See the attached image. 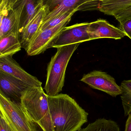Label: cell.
Returning <instances> with one entry per match:
<instances>
[{
    "label": "cell",
    "instance_id": "cell-6",
    "mask_svg": "<svg viewBox=\"0 0 131 131\" xmlns=\"http://www.w3.org/2000/svg\"><path fill=\"white\" fill-rule=\"evenodd\" d=\"M90 23L76 24L66 27L51 43L49 48H57L64 46L91 40L88 32Z\"/></svg>",
    "mask_w": 131,
    "mask_h": 131
},
{
    "label": "cell",
    "instance_id": "cell-24",
    "mask_svg": "<svg viewBox=\"0 0 131 131\" xmlns=\"http://www.w3.org/2000/svg\"><path fill=\"white\" fill-rule=\"evenodd\" d=\"M124 131H131V113L128 116Z\"/></svg>",
    "mask_w": 131,
    "mask_h": 131
},
{
    "label": "cell",
    "instance_id": "cell-3",
    "mask_svg": "<svg viewBox=\"0 0 131 131\" xmlns=\"http://www.w3.org/2000/svg\"><path fill=\"white\" fill-rule=\"evenodd\" d=\"M80 43H75L57 48L47 66V75L44 89L48 96L59 94L64 85L67 67L69 62Z\"/></svg>",
    "mask_w": 131,
    "mask_h": 131
},
{
    "label": "cell",
    "instance_id": "cell-11",
    "mask_svg": "<svg viewBox=\"0 0 131 131\" xmlns=\"http://www.w3.org/2000/svg\"><path fill=\"white\" fill-rule=\"evenodd\" d=\"M88 32L91 40L101 38L120 39L126 36L119 28L102 19H99L96 21L90 23Z\"/></svg>",
    "mask_w": 131,
    "mask_h": 131
},
{
    "label": "cell",
    "instance_id": "cell-23",
    "mask_svg": "<svg viewBox=\"0 0 131 131\" xmlns=\"http://www.w3.org/2000/svg\"><path fill=\"white\" fill-rule=\"evenodd\" d=\"M0 131H13L1 113H0Z\"/></svg>",
    "mask_w": 131,
    "mask_h": 131
},
{
    "label": "cell",
    "instance_id": "cell-9",
    "mask_svg": "<svg viewBox=\"0 0 131 131\" xmlns=\"http://www.w3.org/2000/svg\"><path fill=\"white\" fill-rule=\"evenodd\" d=\"M32 86L0 70V93L8 99L20 103L23 92Z\"/></svg>",
    "mask_w": 131,
    "mask_h": 131
},
{
    "label": "cell",
    "instance_id": "cell-10",
    "mask_svg": "<svg viewBox=\"0 0 131 131\" xmlns=\"http://www.w3.org/2000/svg\"><path fill=\"white\" fill-rule=\"evenodd\" d=\"M0 70L27 83L32 86H42V82L36 77L26 72L13 59V57H0Z\"/></svg>",
    "mask_w": 131,
    "mask_h": 131
},
{
    "label": "cell",
    "instance_id": "cell-2",
    "mask_svg": "<svg viewBox=\"0 0 131 131\" xmlns=\"http://www.w3.org/2000/svg\"><path fill=\"white\" fill-rule=\"evenodd\" d=\"M20 104L37 131H54L48 95L42 86H32L23 92Z\"/></svg>",
    "mask_w": 131,
    "mask_h": 131
},
{
    "label": "cell",
    "instance_id": "cell-14",
    "mask_svg": "<svg viewBox=\"0 0 131 131\" xmlns=\"http://www.w3.org/2000/svg\"><path fill=\"white\" fill-rule=\"evenodd\" d=\"M22 48L20 33H10L0 38V57L12 56Z\"/></svg>",
    "mask_w": 131,
    "mask_h": 131
},
{
    "label": "cell",
    "instance_id": "cell-15",
    "mask_svg": "<svg viewBox=\"0 0 131 131\" xmlns=\"http://www.w3.org/2000/svg\"><path fill=\"white\" fill-rule=\"evenodd\" d=\"M43 0H26L20 22V34L33 19L44 4Z\"/></svg>",
    "mask_w": 131,
    "mask_h": 131
},
{
    "label": "cell",
    "instance_id": "cell-8",
    "mask_svg": "<svg viewBox=\"0 0 131 131\" xmlns=\"http://www.w3.org/2000/svg\"><path fill=\"white\" fill-rule=\"evenodd\" d=\"M71 19L70 18L55 27L38 32L26 50L27 55L31 56L39 55L49 49L54 40L67 27Z\"/></svg>",
    "mask_w": 131,
    "mask_h": 131
},
{
    "label": "cell",
    "instance_id": "cell-19",
    "mask_svg": "<svg viewBox=\"0 0 131 131\" xmlns=\"http://www.w3.org/2000/svg\"><path fill=\"white\" fill-rule=\"evenodd\" d=\"M77 11H78L77 9L73 10L68 11L59 16L57 17L56 18L47 23L42 24L38 32L58 26L63 21L72 18V17L73 16V14Z\"/></svg>",
    "mask_w": 131,
    "mask_h": 131
},
{
    "label": "cell",
    "instance_id": "cell-12",
    "mask_svg": "<svg viewBox=\"0 0 131 131\" xmlns=\"http://www.w3.org/2000/svg\"><path fill=\"white\" fill-rule=\"evenodd\" d=\"M49 13L48 6L45 3L40 8L35 16L20 34L22 48L26 50L31 40L36 35L46 16Z\"/></svg>",
    "mask_w": 131,
    "mask_h": 131
},
{
    "label": "cell",
    "instance_id": "cell-4",
    "mask_svg": "<svg viewBox=\"0 0 131 131\" xmlns=\"http://www.w3.org/2000/svg\"><path fill=\"white\" fill-rule=\"evenodd\" d=\"M26 0H1L0 38L10 33H20L21 13Z\"/></svg>",
    "mask_w": 131,
    "mask_h": 131
},
{
    "label": "cell",
    "instance_id": "cell-7",
    "mask_svg": "<svg viewBox=\"0 0 131 131\" xmlns=\"http://www.w3.org/2000/svg\"><path fill=\"white\" fill-rule=\"evenodd\" d=\"M80 81L91 88L102 91L113 97L122 93L120 86L117 85L114 78L102 71L94 70L85 74Z\"/></svg>",
    "mask_w": 131,
    "mask_h": 131
},
{
    "label": "cell",
    "instance_id": "cell-21",
    "mask_svg": "<svg viewBox=\"0 0 131 131\" xmlns=\"http://www.w3.org/2000/svg\"><path fill=\"white\" fill-rule=\"evenodd\" d=\"M113 17L119 22L120 25L126 20L131 19V6L125 10L115 14Z\"/></svg>",
    "mask_w": 131,
    "mask_h": 131
},
{
    "label": "cell",
    "instance_id": "cell-17",
    "mask_svg": "<svg viewBox=\"0 0 131 131\" xmlns=\"http://www.w3.org/2000/svg\"><path fill=\"white\" fill-rule=\"evenodd\" d=\"M78 131H120L118 124L115 121L104 118H99L86 127Z\"/></svg>",
    "mask_w": 131,
    "mask_h": 131
},
{
    "label": "cell",
    "instance_id": "cell-22",
    "mask_svg": "<svg viewBox=\"0 0 131 131\" xmlns=\"http://www.w3.org/2000/svg\"><path fill=\"white\" fill-rule=\"evenodd\" d=\"M119 29L131 39V19L126 20L119 25Z\"/></svg>",
    "mask_w": 131,
    "mask_h": 131
},
{
    "label": "cell",
    "instance_id": "cell-1",
    "mask_svg": "<svg viewBox=\"0 0 131 131\" xmlns=\"http://www.w3.org/2000/svg\"><path fill=\"white\" fill-rule=\"evenodd\" d=\"M48 98L54 131H78L88 122L89 113L67 94Z\"/></svg>",
    "mask_w": 131,
    "mask_h": 131
},
{
    "label": "cell",
    "instance_id": "cell-16",
    "mask_svg": "<svg viewBox=\"0 0 131 131\" xmlns=\"http://www.w3.org/2000/svg\"><path fill=\"white\" fill-rule=\"evenodd\" d=\"M131 6V0H100L99 10L113 16Z\"/></svg>",
    "mask_w": 131,
    "mask_h": 131
},
{
    "label": "cell",
    "instance_id": "cell-18",
    "mask_svg": "<svg viewBox=\"0 0 131 131\" xmlns=\"http://www.w3.org/2000/svg\"><path fill=\"white\" fill-rule=\"evenodd\" d=\"M122 93L121 99L125 116L131 113V80H124L120 85Z\"/></svg>",
    "mask_w": 131,
    "mask_h": 131
},
{
    "label": "cell",
    "instance_id": "cell-20",
    "mask_svg": "<svg viewBox=\"0 0 131 131\" xmlns=\"http://www.w3.org/2000/svg\"><path fill=\"white\" fill-rule=\"evenodd\" d=\"M100 0H86L78 8V11L99 10Z\"/></svg>",
    "mask_w": 131,
    "mask_h": 131
},
{
    "label": "cell",
    "instance_id": "cell-13",
    "mask_svg": "<svg viewBox=\"0 0 131 131\" xmlns=\"http://www.w3.org/2000/svg\"><path fill=\"white\" fill-rule=\"evenodd\" d=\"M86 0H48L44 1L49 13L46 16L43 23H47L64 13L77 9Z\"/></svg>",
    "mask_w": 131,
    "mask_h": 131
},
{
    "label": "cell",
    "instance_id": "cell-5",
    "mask_svg": "<svg viewBox=\"0 0 131 131\" xmlns=\"http://www.w3.org/2000/svg\"><path fill=\"white\" fill-rule=\"evenodd\" d=\"M0 113L13 131H37L24 113L20 103L11 101L1 93Z\"/></svg>",
    "mask_w": 131,
    "mask_h": 131
}]
</instances>
